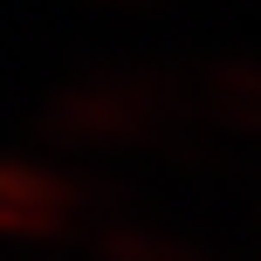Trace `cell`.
I'll return each mask as SVG.
<instances>
[{
	"label": "cell",
	"mask_w": 261,
	"mask_h": 261,
	"mask_svg": "<svg viewBox=\"0 0 261 261\" xmlns=\"http://www.w3.org/2000/svg\"><path fill=\"white\" fill-rule=\"evenodd\" d=\"M193 110H199L193 83L179 90L172 69H83L62 90H48L41 138L62 151H138Z\"/></svg>",
	"instance_id": "obj_1"
},
{
	"label": "cell",
	"mask_w": 261,
	"mask_h": 261,
	"mask_svg": "<svg viewBox=\"0 0 261 261\" xmlns=\"http://www.w3.org/2000/svg\"><path fill=\"white\" fill-rule=\"evenodd\" d=\"M124 186H96L76 179L69 165L41 151H0V248H21V254H48L62 241L90 234V227L130 220V206H117Z\"/></svg>",
	"instance_id": "obj_2"
},
{
	"label": "cell",
	"mask_w": 261,
	"mask_h": 261,
	"mask_svg": "<svg viewBox=\"0 0 261 261\" xmlns=\"http://www.w3.org/2000/svg\"><path fill=\"white\" fill-rule=\"evenodd\" d=\"M193 96H199V117L227 138H248L261 144V55H220L193 76Z\"/></svg>",
	"instance_id": "obj_3"
},
{
	"label": "cell",
	"mask_w": 261,
	"mask_h": 261,
	"mask_svg": "<svg viewBox=\"0 0 261 261\" xmlns=\"http://www.w3.org/2000/svg\"><path fill=\"white\" fill-rule=\"evenodd\" d=\"M90 261H213V254L130 213V220H103V227H90Z\"/></svg>",
	"instance_id": "obj_4"
},
{
	"label": "cell",
	"mask_w": 261,
	"mask_h": 261,
	"mask_svg": "<svg viewBox=\"0 0 261 261\" xmlns=\"http://www.w3.org/2000/svg\"><path fill=\"white\" fill-rule=\"evenodd\" d=\"M90 7H103V14H144L151 0H90Z\"/></svg>",
	"instance_id": "obj_5"
},
{
	"label": "cell",
	"mask_w": 261,
	"mask_h": 261,
	"mask_svg": "<svg viewBox=\"0 0 261 261\" xmlns=\"http://www.w3.org/2000/svg\"><path fill=\"white\" fill-rule=\"evenodd\" d=\"M21 261H48V254H21Z\"/></svg>",
	"instance_id": "obj_6"
}]
</instances>
